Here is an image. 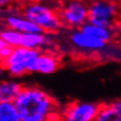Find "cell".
<instances>
[{
  "mask_svg": "<svg viewBox=\"0 0 121 121\" xmlns=\"http://www.w3.org/2000/svg\"><path fill=\"white\" fill-rule=\"evenodd\" d=\"M56 45V41L54 34H49V33H45L42 31L23 33L21 46H25L27 48L40 51L45 49L54 50Z\"/></svg>",
  "mask_w": 121,
  "mask_h": 121,
  "instance_id": "10",
  "label": "cell"
},
{
  "mask_svg": "<svg viewBox=\"0 0 121 121\" xmlns=\"http://www.w3.org/2000/svg\"><path fill=\"white\" fill-rule=\"evenodd\" d=\"M25 1H26V0H13V2H14V3H16V4H19V5L23 4Z\"/></svg>",
  "mask_w": 121,
  "mask_h": 121,
  "instance_id": "19",
  "label": "cell"
},
{
  "mask_svg": "<svg viewBox=\"0 0 121 121\" xmlns=\"http://www.w3.org/2000/svg\"><path fill=\"white\" fill-rule=\"evenodd\" d=\"M24 84L16 80V78L3 79L0 84V102H14L20 95Z\"/></svg>",
  "mask_w": 121,
  "mask_h": 121,
  "instance_id": "12",
  "label": "cell"
},
{
  "mask_svg": "<svg viewBox=\"0 0 121 121\" xmlns=\"http://www.w3.org/2000/svg\"><path fill=\"white\" fill-rule=\"evenodd\" d=\"M109 56L113 57V59H117L121 60V49H113V50H109Z\"/></svg>",
  "mask_w": 121,
  "mask_h": 121,
  "instance_id": "17",
  "label": "cell"
},
{
  "mask_svg": "<svg viewBox=\"0 0 121 121\" xmlns=\"http://www.w3.org/2000/svg\"><path fill=\"white\" fill-rule=\"evenodd\" d=\"M0 121H21L14 102H0Z\"/></svg>",
  "mask_w": 121,
  "mask_h": 121,
  "instance_id": "14",
  "label": "cell"
},
{
  "mask_svg": "<svg viewBox=\"0 0 121 121\" xmlns=\"http://www.w3.org/2000/svg\"><path fill=\"white\" fill-rule=\"evenodd\" d=\"M60 66H62V56L56 50H40L33 60L30 73L51 75L59 70Z\"/></svg>",
  "mask_w": 121,
  "mask_h": 121,
  "instance_id": "9",
  "label": "cell"
},
{
  "mask_svg": "<svg viewBox=\"0 0 121 121\" xmlns=\"http://www.w3.org/2000/svg\"><path fill=\"white\" fill-rule=\"evenodd\" d=\"M66 40L74 52L84 56L102 54L109 44L83 28L68 30Z\"/></svg>",
  "mask_w": 121,
  "mask_h": 121,
  "instance_id": "3",
  "label": "cell"
},
{
  "mask_svg": "<svg viewBox=\"0 0 121 121\" xmlns=\"http://www.w3.org/2000/svg\"><path fill=\"white\" fill-rule=\"evenodd\" d=\"M99 109V103L70 101L60 106L59 121H95Z\"/></svg>",
  "mask_w": 121,
  "mask_h": 121,
  "instance_id": "7",
  "label": "cell"
},
{
  "mask_svg": "<svg viewBox=\"0 0 121 121\" xmlns=\"http://www.w3.org/2000/svg\"><path fill=\"white\" fill-rule=\"evenodd\" d=\"M82 28L84 30H86L87 32L91 33L96 37H99V39L106 41L107 43L113 40L114 36H115V30L114 28H110V27H105V26H101V25H95V24H91V23H86Z\"/></svg>",
  "mask_w": 121,
  "mask_h": 121,
  "instance_id": "13",
  "label": "cell"
},
{
  "mask_svg": "<svg viewBox=\"0 0 121 121\" xmlns=\"http://www.w3.org/2000/svg\"><path fill=\"white\" fill-rule=\"evenodd\" d=\"M60 0H26L21 4L22 13L42 32L57 35L65 28L57 6Z\"/></svg>",
  "mask_w": 121,
  "mask_h": 121,
  "instance_id": "2",
  "label": "cell"
},
{
  "mask_svg": "<svg viewBox=\"0 0 121 121\" xmlns=\"http://www.w3.org/2000/svg\"><path fill=\"white\" fill-rule=\"evenodd\" d=\"M13 48V47L9 46V45L6 44L5 42L0 40V60H3L9 56V53L11 52Z\"/></svg>",
  "mask_w": 121,
  "mask_h": 121,
  "instance_id": "16",
  "label": "cell"
},
{
  "mask_svg": "<svg viewBox=\"0 0 121 121\" xmlns=\"http://www.w3.org/2000/svg\"><path fill=\"white\" fill-rule=\"evenodd\" d=\"M22 37H23V33L11 28H8V27L2 26L1 31H0V40L5 42L9 46L11 47L21 46Z\"/></svg>",
  "mask_w": 121,
  "mask_h": 121,
  "instance_id": "15",
  "label": "cell"
},
{
  "mask_svg": "<svg viewBox=\"0 0 121 121\" xmlns=\"http://www.w3.org/2000/svg\"><path fill=\"white\" fill-rule=\"evenodd\" d=\"M14 104L21 121H59L62 105L40 86L23 85Z\"/></svg>",
  "mask_w": 121,
  "mask_h": 121,
  "instance_id": "1",
  "label": "cell"
},
{
  "mask_svg": "<svg viewBox=\"0 0 121 121\" xmlns=\"http://www.w3.org/2000/svg\"><path fill=\"white\" fill-rule=\"evenodd\" d=\"M0 4H1L2 8H6V7H9L16 3L13 2V0H0Z\"/></svg>",
  "mask_w": 121,
  "mask_h": 121,
  "instance_id": "18",
  "label": "cell"
},
{
  "mask_svg": "<svg viewBox=\"0 0 121 121\" xmlns=\"http://www.w3.org/2000/svg\"><path fill=\"white\" fill-rule=\"evenodd\" d=\"M57 10L65 30L79 29L88 23V0H60Z\"/></svg>",
  "mask_w": 121,
  "mask_h": 121,
  "instance_id": "4",
  "label": "cell"
},
{
  "mask_svg": "<svg viewBox=\"0 0 121 121\" xmlns=\"http://www.w3.org/2000/svg\"><path fill=\"white\" fill-rule=\"evenodd\" d=\"M89 2L88 22L114 28L121 14V4L112 0H92Z\"/></svg>",
  "mask_w": 121,
  "mask_h": 121,
  "instance_id": "6",
  "label": "cell"
},
{
  "mask_svg": "<svg viewBox=\"0 0 121 121\" xmlns=\"http://www.w3.org/2000/svg\"><path fill=\"white\" fill-rule=\"evenodd\" d=\"M38 50L25 46L13 47L9 56L1 60V67L8 77L21 78L30 73L33 60L37 56Z\"/></svg>",
  "mask_w": 121,
  "mask_h": 121,
  "instance_id": "5",
  "label": "cell"
},
{
  "mask_svg": "<svg viewBox=\"0 0 121 121\" xmlns=\"http://www.w3.org/2000/svg\"><path fill=\"white\" fill-rule=\"evenodd\" d=\"M2 26L17 30L21 33H31L41 31L32 21H30L22 13L21 5L13 4L9 7L2 8Z\"/></svg>",
  "mask_w": 121,
  "mask_h": 121,
  "instance_id": "8",
  "label": "cell"
},
{
  "mask_svg": "<svg viewBox=\"0 0 121 121\" xmlns=\"http://www.w3.org/2000/svg\"><path fill=\"white\" fill-rule=\"evenodd\" d=\"M88 1H92V0H88Z\"/></svg>",
  "mask_w": 121,
  "mask_h": 121,
  "instance_id": "21",
  "label": "cell"
},
{
  "mask_svg": "<svg viewBox=\"0 0 121 121\" xmlns=\"http://www.w3.org/2000/svg\"><path fill=\"white\" fill-rule=\"evenodd\" d=\"M95 121H121V99L101 103Z\"/></svg>",
  "mask_w": 121,
  "mask_h": 121,
  "instance_id": "11",
  "label": "cell"
},
{
  "mask_svg": "<svg viewBox=\"0 0 121 121\" xmlns=\"http://www.w3.org/2000/svg\"><path fill=\"white\" fill-rule=\"evenodd\" d=\"M112 1H114V2H117V3L121 4V0H112Z\"/></svg>",
  "mask_w": 121,
  "mask_h": 121,
  "instance_id": "20",
  "label": "cell"
}]
</instances>
